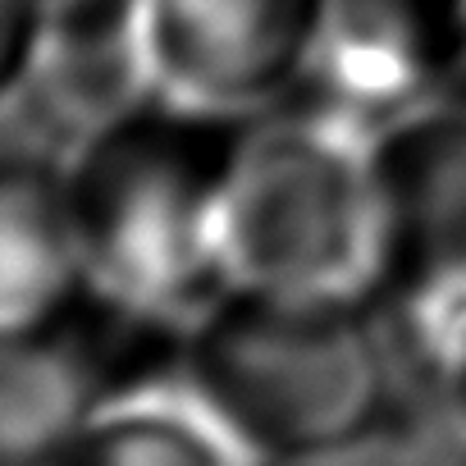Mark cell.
Returning a JSON list of instances; mask_svg holds the SVG:
<instances>
[{
  "label": "cell",
  "mask_w": 466,
  "mask_h": 466,
  "mask_svg": "<svg viewBox=\"0 0 466 466\" xmlns=\"http://www.w3.org/2000/svg\"><path fill=\"white\" fill-rule=\"evenodd\" d=\"M257 115L137 96L65 160L92 289L169 329H192L228 289V206Z\"/></svg>",
  "instance_id": "cell-1"
},
{
  "label": "cell",
  "mask_w": 466,
  "mask_h": 466,
  "mask_svg": "<svg viewBox=\"0 0 466 466\" xmlns=\"http://www.w3.org/2000/svg\"><path fill=\"white\" fill-rule=\"evenodd\" d=\"M183 380L261 461L375 443L398 402L380 307L228 289L183 343Z\"/></svg>",
  "instance_id": "cell-2"
},
{
  "label": "cell",
  "mask_w": 466,
  "mask_h": 466,
  "mask_svg": "<svg viewBox=\"0 0 466 466\" xmlns=\"http://www.w3.org/2000/svg\"><path fill=\"white\" fill-rule=\"evenodd\" d=\"M380 137L289 96L252 119L228 206L233 289L380 307Z\"/></svg>",
  "instance_id": "cell-3"
},
{
  "label": "cell",
  "mask_w": 466,
  "mask_h": 466,
  "mask_svg": "<svg viewBox=\"0 0 466 466\" xmlns=\"http://www.w3.org/2000/svg\"><path fill=\"white\" fill-rule=\"evenodd\" d=\"M380 316L398 343L466 311V106H425L380 137Z\"/></svg>",
  "instance_id": "cell-4"
},
{
  "label": "cell",
  "mask_w": 466,
  "mask_h": 466,
  "mask_svg": "<svg viewBox=\"0 0 466 466\" xmlns=\"http://www.w3.org/2000/svg\"><path fill=\"white\" fill-rule=\"evenodd\" d=\"M325 19L329 0H137L151 92L266 115L307 83Z\"/></svg>",
  "instance_id": "cell-5"
},
{
  "label": "cell",
  "mask_w": 466,
  "mask_h": 466,
  "mask_svg": "<svg viewBox=\"0 0 466 466\" xmlns=\"http://www.w3.org/2000/svg\"><path fill=\"white\" fill-rule=\"evenodd\" d=\"M293 96L375 137L425 106H466V0H329Z\"/></svg>",
  "instance_id": "cell-6"
},
{
  "label": "cell",
  "mask_w": 466,
  "mask_h": 466,
  "mask_svg": "<svg viewBox=\"0 0 466 466\" xmlns=\"http://www.w3.org/2000/svg\"><path fill=\"white\" fill-rule=\"evenodd\" d=\"M92 289L78 224L69 206L65 160L5 147L0 174V329H28Z\"/></svg>",
  "instance_id": "cell-7"
},
{
  "label": "cell",
  "mask_w": 466,
  "mask_h": 466,
  "mask_svg": "<svg viewBox=\"0 0 466 466\" xmlns=\"http://www.w3.org/2000/svg\"><path fill=\"white\" fill-rule=\"evenodd\" d=\"M42 466H261L178 375L106 402Z\"/></svg>",
  "instance_id": "cell-8"
},
{
  "label": "cell",
  "mask_w": 466,
  "mask_h": 466,
  "mask_svg": "<svg viewBox=\"0 0 466 466\" xmlns=\"http://www.w3.org/2000/svg\"><path fill=\"white\" fill-rule=\"evenodd\" d=\"M402 380L420 389V398L434 407V416L466 443V311L393 343Z\"/></svg>",
  "instance_id": "cell-9"
},
{
  "label": "cell",
  "mask_w": 466,
  "mask_h": 466,
  "mask_svg": "<svg viewBox=\"0 0 466 466\" xmlns=\"http://www.w3.org/2000/svg\"><path fill=\"white\" fill-rule=\"evenodd\" d=\"M261 466H402V461L389 457V452H380L375 443H361V448H339V452L293 457V461H261Z\"/></svg>",
  "instance_id": "cell-10"
}]
</instances>
